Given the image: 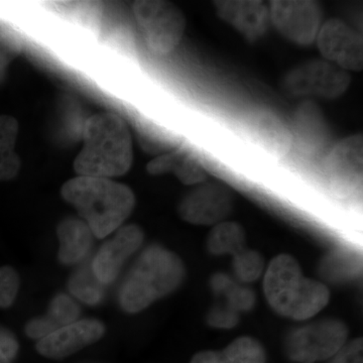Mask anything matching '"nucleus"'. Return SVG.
Returning a JSON list of instances; mask_svg holds the SVG:
<instances>
[{"instance_id": "obj_1", "label": "nucleus", "mask_w": 363, "mask_h": 363, "mask_svg": "<svg viewBox=\"0 0 363 363\" xmlns=\"http://www.w3.org/2000/svg\"><path fill=\"white\" fill-rule=\"evenodd\" d=\"M262 288L269 307L295 321L313 319L330 302L326 284L306 277L300 262L288 253L277 255L267 264Z\"/></svg>"}, {"instance_id": "obj_2", "label": "nucleus", "mask_w": 363, "mask_h": 363, "mask_svg": "<svg viewBox=\"0 0 363 363\" xmlns=\"http://www.w3.org/2000/svg\"><path fill=\"white\" fill-rule=\"evenodd\" d=\"M61 195L77 210L96 238L118 230L135 206L133 191L111 179L78 176L62 186Z\"/></svg>"}, {"instance_id": "obj_3", "label": "nucleus", "mask_w": 363, "mask_h": 363, "mask_svg": "<svg viewBox=\"0 0 363 363\" xmlns=\"http://www.w3.org/2000/svg\"><path fill=\"white\" fill-rule=\"evenodd\" d=\"M133 161V140L121 116L105 112L85 121L82 150L74 161L78 176L116 178L125 175Z\"/></svg>"}, {"instance_id": "obj_4", "label": "nucleus", "mask_w": 363, "mask_h": 363, "mask_svg": "<svg viewBox=\"0 0 363 363\" xmlns=\"http://www.w3.org/2000/svg\"><path fill=\"white\" fill-rule=\"evenodd\" d=\"M186 267L177 253L161 245H150L140 253L119 289L121 309L138 314L180 288Z\"/></svg>"}, {"instance_id": "obj_5", "label": "nucleus", "mask_w": 363, "mask_h": 363, "mask_svg": "<svg viewBox=\"0 0 363 363\" xmlns=\"http://www.w3.org/2000/svg\"><path fill=\"white\" fill-rule=\"evenodd\" d=\"M350 337L347 325L335 318L310 322L289 332L285 348L294 362L316 363L333 357Z\"/></svg>"}, {"instance_id": "obj_6", "label": "nucleus", "mask_w": 363, "mask_h": 363, "mask_svg": "<svg viewBox=\"0 0 363 363\" xmlns=\"http://www.w3.org/2000/svg\"><path fill=\"white\" fill-rule=\"evenodd\" d=\"M133 11L150 51L167 55L180 44L186 20L175 4L160 0H140L133 4Z\"/></svg>"}, {"instance_id": "obj_7", "label": "nucleus", "mask_w": 363, "mask_h": 363, "mask_svg": "<svg viewBox=\"0 0 363 363\" xmlns=\"http://www.w3.org/2000/svg\"><path fill=\"white\" fill-rule=\"evenodd\" d=\"M350 84L347 71L328 61L314 60L306 62L289 72L286 86L300 96H317L334 99L341 96Z\"/></svg>"}, {"instance_id": "obj_8", "label": "nucleus", "mask_w": 363, "mask_h": 363, "mask_svg": "<svg viewBox=\"0 0 363 363\" xmlns=\"http://www.w3.org/2000/svg\"><path fill=\"white\" fill-rule=\"evenodd\" d=\"M233 207V195L225 186L204 182L182 199L178 211L188 223L215 226L226 220Z\"/></svg>"}, {"instance_id": "obj_9", "label": "nucleus", "mask_w": 363, "mask_h": 363, "mask_svg": "<svg viewBox=\"0 0 363 363\" xmlns=\"http://www.w3.org/2000/svg\"><path fill=\"white\" fill-rule=\"evenodd\" d=\"M269 16L281 35L298 45H311L321 28L319 6L310 0L272 1Z\"/></svg>"}, {"instance_id": "obj_10", "label": "nucleus", "mask_w": 363, "mask_h": 363, "mask_svg": "<svg viewBox=\"0 0 363 363\" xmlns=\"http://www.w3.org/2000/svg\"><path fill=\"white\" fill-rule=\"evenodd\" d=\"M318 48L328 62L345 71H360L363 66L362 35L343 21L332 18L320 28Z\"/></svg>"}, {"instance_id": "obj_11", "label": "nucleus", "mask_w": 363, "mask_h": 363, "mask_svg": "<svg viewBox=\"0 0 363 363\" xmlns=\"http://www.w3.org/2000/svg\"><path fill=\"white\" fill-rule=\"evenodd\" d=\"M143 229L136 224L121 226L116 235L98 250L92 262L93 274L104 285L113 283L126 260L135 255L143 243Z\"/></svg>"}, {"instance_id": "obj_12", "label": "nucleus", "mask_w": 363, "mask_h": 363, "mask_svg": "<svg viewBox=\"0 0 363 363\" xmlns=\"http://www.w3.org/2000/svg\"><path fill=\"white\" fill-rule=\"evenodd\" d=\"M241 130L267 156L281 159L293 145L292 131L279 116L266 109L248 112L241 121Z\"/></svg>"}, {"instance_id": "obj_13", "label": "nucleus", "mask_w": 363, "mask_h": 363, "mask_svg": "<svg viewBox=\"0 0 363 363\" xmlns=\"http://www.w3.org/2000/svg\"><path fill=\"white\" fill-rule=\"evenodd\" d=\"M105 326L95 319H85L59 327L47 337L38 341L35 348L40 355L51 359H63L97 342L104 337Z\"/></svg>"}, {"instance_id": "obj_14", "label": "nucleus", "mask_w": 363, "mask_h": 363, "mask_svg": "<svg viewBox=\"0 0 363 363\" xmlns=\"http://www.w3.org/2000/svg\"><path fill=\"white\" fill-rule=\"evenodd\" d=\"M362 135L350 136L339 142L331 150L325 169L332 188L338 195H347L362 183Z\"/></svg>"}, {"instance_id": "obj_15", "label": "nucleus", "mask_w": 363, "mask_h": 363, "mask_svg": "<svg viewBox=\"0 0 363 363\" xmlns=\"http://www.w3.org/2000/svg\"><path fill=\"white\" fill-rule=\"evenodd\" d=\"M222 20L233 26L247 39L255 40L267 32L271 20L269 11L262 1H215Z\"/></svg>"}, {"instance_id": "obj_16", "label": "nucleus", "mask_w": 363, "mask_h": 363, "mask_svg": "<svg viewBox=\"0 0 363 363\" xmlns=\"http://www.w3.org/2000/svg\"><path fill=\"white\" fill-rule=\"evenodd\" d=\"M292 136L298 149L309 155L320 152L328 142L326 119L320 107L311 100L298 105L294 116Z\"/></svg>"}, {"instance_id": "obj_17", "label": "nucleus", "mask_w": 363, "mask_h": 363, "mask_svg": "<svg viewBox=\"0 0 363 363\" xmlns=\"http://www.w3.org/2000/svg\"><path fill=\"white\" fill-rule=\"evenodd\" d=\"M57 235L60 245L58 259L67 266L78 264L85 259L94 236L84 220L73 217L60 222Z\"/></svg>"}, {"instance_id": "obj_18", "label": "nucleus", "mask_w": 363, "mask_h": 363, "mask_svg": "<svg viewBox=\"0 0 363 363\" xmlns=\"http://www.w3.org/2000/svg\"><path fill=\"white\" fill-rule=\"evenodd\" d=\"M262 344L250 336H241L224 350H204L196 353L190 363H266Z\"/></svg>"}, {"instance_id": "obj_19", "label": "nucleus", "mask_w": 363, "mask_h": 363, "mask_svg": "<svg viewBox=\"0 0 363 363\" xmlns=\"http://www.w3.org/2000/svg\"><path fill=\"white\" fill-rule=\"evenodd\" d=\"M150 175L160 176L174 174L181 183L187 186H198L206 181V172L194 157L185 152H174L152 160L147 164Z\"/></svg>"}, {"instance_id": "obj_20", "label": "nucleus", "mask_w": 363, "mask_h": 363, "mask_svg": "<svg viewBox=\"0 0 363 363\" xmlns=\"http://www.w3.org/2000/svg\"><path fill=\"white\" fill-rule=\"evenodd\" d=\"M18 128L16 117L0 116V182L13 180L20 173L21 162L16 152Z\"/></svg>"}, {"instance_id": "obj_21", "label": "nucleus", "mask_w": 363, "mask_h": 363, "mask_svg": "<svg viewBox=\"0 0 363 363\" xmlns=\"http://www.w3.org/2000/svg\"><path fill=\"white\" fill-rule=\"evenodd\" d=\"M208 252L215 257L238 255L247 248V234L240 223L223 221L210 231L206 240Z\"/></svg>"}, {"instance_id": "obj_22", "label": "nucleus", "mask_w": 363, "mask_h": 363, "mask_svg": "<svg viewBox=\"0 0 363 363\" xmlns=\"http://www.w3.org/2000/svg\"><path fill=\"white\" fill-rule=\"evenodd\" d=\"M359 272V264L353 255L343 252V250H334L326 255L320 264V274L325 281L330 283H345L351 281Z\"/></svg>"}, {"instance_id": "obj_23", "label": "nucleus", "mask_w": 363, "mask_h": 363, "mask_svg": "<svg viewBox=\"0 0 363 363\" xmlns=\"http://www.w3.org/2000/svg\"><path fill=\"white\" fill-rule=\"evenodd\" d=\"M264 257L257 250H241L233 257L234 279L242 285L250 286L264 277L266 272Z\"/></svg>"}, {"instance_id": "obj_24", "label": "nucleus", "mask_w": 363, "mask_h": 363, "mask_svg": "<svg viewBox=\"0 0 363 363\" xmlns=\"http://www.w3.org/2000/svg\"><path fill=\"white\" fill-rule=\"evenodd\" d=\"M104 284L98 281L92 269H82L71 277L68 289L74 297L84 304L95 306L104 300Z\"/></svg>"}, {"instance_id": "obj_25", "label": "nucleus", "mask_w": 363, "mask_h": 363, "mask_svg": "<svg viewBox=\"0 0 363 363\" xmlns=\"http://www.w3.org/2000/svg\"><path fill=\"white\" fill-rule=\"evenodd\" d=\"M80 316V307L70 296L60 294L52 298L49 317L59 327L75 323Z\"/></svg>"}, {"instance_id": "obj_26", "label": "nucleus", "mask_w": 363, "mask_h": 363, "mask_svg": "<svg viewBox=\"0 0 363 363\" xmlns=\"http://www.w3.org/2000/svg\"><path fill=\"white\" fill-rule=\"evenodd\" d=\"M21 279L13 267H0V308L7 309L16 302L20 291Z\"/></svg>"}, {"instance_id": "obj_27", "label": "nucleus", "mask_w": 363, "mask_h": 363, "mask_svg": "<svg viewBox=\"0 0 363 363\" xmlns=\"http://www.w3.org/2000/svg\"><path fill=\"white\" fill-rule=\"evenodd\" d=\"M225 304L238 314L250 312L257 303V295L250 286L242 285L236 281L233 288L226 294Z\"/></svg>"}, {"instance_id": "obj_28", "label": "nucleus", "mask_w": 363, "mask_h": 363, "mask_svg": "<svg viewBox=\"0 0 363 363\" xmlns=\"http://www.w3.org/2000/svg\"><path fill=\"white\" fill-rule=\"evenodd\" d=\"M240 314L225 303L215 305L207 313L206 322L210 327L219 330H231L240 324Z\"/></svg>"}, {"instance_id": "obj_29", "label": "nucleus", "mask_w": 363, "mask_h": 363, "mask_svg": "<svg viewBox=\"0 0 363 363\" xmlns=\"http://www.w3.org/2000/svg\"><path fill=\"white\" fill-rule=\"evenodd\" d=\"M329 363H363L362 338L347 341L345 345L329 359Z\"/></svg>"}, {"instance_id": "obj_30", "label": "nucleus", "mask_w": 363, "mask_h": 363, "mask_svg": "<svg viewBox=\"0 0 363 363\" xmlns=\"http://www.w3.org/2000/svg\"><path fill=\"white\" fill-rule=\"evenodd\" d=\"M20 344L9 329L0 326V363H13L18 357Z\"/></svg>"}, {"instance_id": "obj_31", "label": "nucleus", "mask_w": 363, "mask_h": 363, "mask_svg": "<svg viewBox=\"0 0 363 363\" xmlns=\"http://www.w3.org/2000/svg\"><path fill=\"white\" fill-rule=\"evenodd\" d=\"M58 328V325L55 323L51 318L48 316L35 318V319L30 320L26 325L25 331L28 337L37 339L39 341L40 339L47 337L48 335H50V334Z\"/></svg>"}, {"instance_id": "obj_32", "label": "nucleus", "mask_w": 363, "mask_h": 363, "mask_svg": "<svg viewBox=\"0 0 363 363\" xmlns=\"http://www.w3.org/2000/svg\"><path fill=\"white\" fill-rule=\"evenodd\" d=\"M18 47L9 40L0 39V84L6 80L11 61L18 55Z\"/></svg>"}, {"instance_id": "obj_33", "label": "nucleus", "mask_w": 363, "mask_h": 363, "mask_svg": "<svg viewBox=\"0 0 363 363\" xmlns=\"http://www.w3.org/2000/svg\"><path fill=\"white\" fill-rule=\"evenodd\" d=\"M235 283V279L226 272H216L210 279V289L215 296L225 297L226 294Z\"/></svg>"}]
</instances>
